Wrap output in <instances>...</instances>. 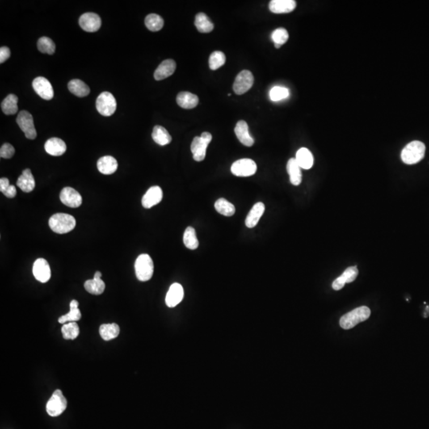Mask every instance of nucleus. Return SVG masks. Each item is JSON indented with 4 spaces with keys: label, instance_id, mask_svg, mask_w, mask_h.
Instances as JSON below:
<instances>
[{
    "label": "nucleus",
    "instance_id": "37",
    "mask_svg": "<svg viewBox=\"0 0 429 429\" xmlns=\"http://www.w3.org/2000/svg\"><path fill=\"white\" fill-rule=\"evenodd\" d=\"M145 24L150 31H159L164 26L163 18L158 14H148L147 16L145 17Z\"/></svg>",
    "mask_w": 429,
    "mask_h": 429
},
{
    "label": "nucleus",
    "instance_id": "24",
    "mask_svg": "<svg viewBox=\"0 0 429 429\" xmlns=\"http://www.w3.org/2000/svg\"><path fill=\"white\" fill-rule=\"evenodd\" d=\"M35 180L31 169H25L17 181V186L24 192H31L35 190Z\"/></svg>",
    "mask_w": 429,
    "mask_h": 429
},
{
    "label": "nucleus",
    "instance_id": "23",
    "mask_svg": "<svg viewBox=\"0 0 429 429\" xmlns=\"http://www.w3.org/2000/svg\"><path fill=\"white\" fill-rule=\"evenodd\" d=\"M265 205L262 202H258L253 206L246 216L245 224L248 228H253L258 224L262 215L264 214Z\"/></svg>",
    "mask_w": 429,
    "mask_h": 429
},
{
    "label": "nucleus",
    "instance_id": "36",
    "mask_svg": "<svg viewBox=\"0 0 429 429\" xmlns=\"http://www.w3.org/2000/svg\"><path fill=\"white\" fill-rule=\"evenodd\" d=\"M215 208L219 213L225 216H232L236 212L235 206L224 198L216 200Z\"/></svg>",
    "mask_w": 429,
    "mask_h": 429
},
{
    "label": "nucleus",
    "instance_id": "1",
    "mask_svg": "<svg viewBox=\"0 0 429 429\" xmlns=\"http://www.w3.org/2000/svg\"><path fill=\"white\" fill-rule=\"evenodd\" d=\"M51 230L56 234H66L76 227V220L73 216L65 213H56L48 220Z\"/></svg>",
    "mask_w": 429,
    "mask_h": 429
},
{
    "label": "nucleus",
    "instance_id": "7",
    "mask_svg": "<svg viewBox=\"0 0 429 429\" xmlns=\"http://www.w3.org/2000/svg\"><path fill=\"white\" fill-rule=\"evenodd\" d=\"M117 103L115 97L108 92H103L96 99V109L100 115L111 116L116 110Z\"/></svg>",
    "mask_w": 429,
    "mask_h": 429
},
{
    "label": "nucleus",
    "instance_id": "31",
    "mask_svg": "<svg viewBox=\"0 0 429 429\" xmlns=\"http://www.w3.org/2000/svg\"><path fill=\"white\" fill-rule=\"evenodd\" d=\"M152 138L153 141L160 145H168L171 143V135H169L167 130L161 126H155L153 127Z\"/></svg>",
    "mask_w": 429,
    "mask_h": 429
},
{
    "label": "nucleus",
    "instance_id": "48",
    "mask_svg": "<svg viewBox=\"0 0 429 429\" xmlns=\"http://www.w3.org/2000/svg\"><path fill=\"white\" fill-rule=\"evenodd\" d=\"M274 47H275V48H279L281 47H282V46H281V45L274 44Z\"/></svg>",
    "mask_w": 429,
    "mask_h": 429
},
{
    "label": "nucleus",
    "instance_id": "47",
    "mask_svg": "<svg viewBox=\"0 0 429 429\" xmlns=\"http://www.w3.org/2000/svg\"><path fill=\"white\" fill-rule=\"evenodd\" d=\"M101 277H102V274H101L99 271H97V272L95 273V275H94V278H95V279H101Z\"/></svg>",
    "mask_w": 429,
    "mask_h": 429
},
{
    "label": "nucleus",
    "instance_id": "44",
    "mask_svg": "<svg viewBox=\"0 0 429 429\" xmlns=\"http://www.w3.org/2000/svg\"><path fill=\"white\" fill-rule=\"evenodd\" d=\"M10 50L8 47H2L0 48V63L5 62L7 59L10 58Z\"/></svg>",
    "mask_w": 429,
    "mask_h": 429
},
{
    "label": "nucleus",
    "instance_id": "45",
    "mask_svg": "<svg viewBox=\"0 0 429 429\" xmlns=\"http://www.w3.org/2000/svg\"><path fill=\"white\" fill-rule=\"evenodd\" d=\"M2 193H3V195L7 198L15 197L17 194L16 188H15V186H11V185H10V186L6 188V190L3 191Z\"/></svg>",
    "mask_w": 429,
    "mask_h": 429
},
{
    "label": "nucleus",
    "instance_id": "39",
    "mask_svg": "<svg viewBox=\"0 0 429 429\" xmlns=\"http://www.w3.org/2000/svg\"><path fill=\"white\" fill-rule=\"evenodd\" d=\"M38 48L43 53L52 55L56 50V46L52 39L48 37H42L38 41Z\"/></svg>",
    "mask_w": 429,
    "mask_h": 429
},
{
    "label": "nucleus",
    "instance_id": "14",
    "mask_svg": "<svg viewBox=\"0 0 429 429\" xmlns=\"http://www.w3.org/2000/svg\"><path fill=\"white\" fill-rule=\"evenodd\" d=\"M79 24L84 31L87 32H95L99 31L101 26L100 17L95 13H85L79 19Z\"/></svg>",
    "mask_w": 429,
    "mask_h": 429
},
{
    "label": "nucleus",
    "instance_id": "2",
    "mask_svg": "<svg viewBox=\"0 0 429 429\" xmlns=\"http://www.w3.org/2000/svg\"><path fill=\"white\" fill-rule=\"evenodd\" d=\"M425 145L422 142L413 141L409 143L401 151V160L407 165H414L423 159L425 154Z\"/></svg>",
    "mask_w": 429,
    "mask_h": 429
},
{
    "label": "nucleus",
    "instance_id": "43",
    "mask_svg": "<svg viewBox=\"0 0 429 429\" xmlns=\"http://www.w3.org/2000/svg\"><path fill=\"white\" fill-rule=\"evenodd\" d=\"M14 153H15V149L10 143H5L0 149V157L5 159L11 158L14 156Z\"/></svg>",
    "mask_w": 429,
    "mask_h": 429
},
{
    "label": "nucleus",
    "instance_id": "35",
    "mask_svg": "<svg viewBox=\"0 0 429 429\" xmlns=\"http://www.w3.org/2000/svg\"><path fill=\"white\" fill-rule=\"evenodd\" d=\"M183 241L186 247L189 248L190 250L197 249L198 246H199V241H198L196 233H195V230L193 228L188 227L186 228V232L184 233Z\"/></svg>",
    "mask_w": 429,
    "mask_h": 429
},
{
    "label": "nucleus",
    "instance_id": "10",
    "mask_svg": "<svg viewBox=\"0 0 429 429\" xmlns=\"http://www.w3.org/2000/svg\"><path fill=\"white\" fill-rule=\"evenodd\" d=\"M253 85H254V76L251 72L243 70L237 75L233 85V89L237 95H242L249 91Z\"/></svg>",
    "mask_w": 429,
    "mask_h": 429
},
{
    "label": "nucleus",
    "instance_id": "18",
    "mask_svg": "<svg viewBox=\"0 0 429 429\" xmlns=\"http://www.w3.org/2000/svg\"><path fill=\"white\" fill-rule=\"evenodd\" d=\"M296 2L294 0H272L270 1L269 8L274 14L290 13L296 8Z\"/></svg>",
    "mask_w": 429,
    "mask_h": 429
},
{
    "label": "nucleus",
    "instance_id": "4",
    "mask_svg": "<svg viewBox=\"0 0 429 429\" xmlns=\"http://www.w3.org/2000/svg\"><path fill=\"white\" fill-rule=\"evenodd\" d=\"M135 274L140 282L150 280L153 274V262L149 254H143L138 257L135 264Z\"/></svg>",
    "mask_w": 429,
    "mask_h": 429
},
{
    "label": "nucleus",
    "instance_id": "26",
    "mask_svg": "<svg viewBox=\"0 0 429 429\" xmlns=\"http://www.w3.org/2000/svg\"><path fill=\"white\" fill-rule=\"evenodd\" d=\"M301 168L299 166L296 162V158H290L287 163V172L289 175L290 182L293 186H299L302 182V174H301Z\"/></svg>",
    "mask_w": 429,
    "mask_h": 429
},
{
    "label": "nucleus",
    "instance_id": "33",
    "mask_svg": "<svg viewBox=\"0 0 429 429\" xmlns=\"http://www.w3.org/2000/svg\"><path fill=\"white\" fill-rule=\"evenodd\" d=\"M1 108L6 115H14L18 111V97L14 94H10L3 99L1 103Z\"/></svg>",
    "mask_w": 429,
    "mask_h": 429
},
{
    "label": "nucleus",
    "instance_id": "27",
    "mask_svg": "<svg viewBox=\"0 0 429 429\" xmlns=\"http://www.w3.org/2000/svg\"><path fill=\"white\" fill-rule=\"evenodd\" d=\"M296 162L301 169H309L312 167L314 159L309 149L307 148H300L296 154Z\"/></svg>",
    "mask_w": 429,
    "mask_h": 429
},
{
    "label": "nucleus",
    "instance_id": "12",
    "mask_svg": "<svg viewBox=\"0 0 429 429\" xmlns=\"http://www.w3.org/2000/svg\"><path fill=\"white\" fill-rule=\"evenodd\" d=\"M60 199L69 208H77L82 204V197L77 190L71 187H65L61 190Z\"/></svg>",
    "mask_w": 429,
    "mask_h": 429
},
{
    "label": "nucleus",
    "instance_id": "8",
    "mask_svg": "<svg viewBox=\"0 0 429 429\" xmlns=\"http://www.w3.org/2000/svg\"><path fill=\"white\" fill-rule=\"evenodd\" d=\"M231 171L236 177H250L257 171V165L253 160L242 158L232 164Z\"/></svg>",
    "mask_w": 429,
    "mask_h": 429
},
{
    "label": "nucleus",
    "instance_id": "20",
    "mask_svg": "<svg viewBox=\"0 0 429 429\" xmlns=\"http://www.w3.org/2000/svg\"><path fill=\"white\" fill-rule=\"evenodd\" d=\"M177 65L175 61L172 59H167L160 64L154 72V78L156 81H161L164 79L167 78L174 74L175 72Z\"/></svg>",
    "mask_w": 429,
    "mask_h": 429
},
{
    "label": "nucleus",
    "instance_id": "15",
    "mask_svg": "<svg viewBox=\"0 0 429 429\" xmlns=\"http://www.w3.org/2000/svg\"><path fill=\"white\" fill-rule=\"evenodd\" d=\"M163 198V191L159 186L149 188L142 199V204L145 208H151L157 205Z\"/></svg>",
    "mask_w": 429,
    "mask_h": 429
},
{
    "label": "nucleus",
    "instance_id": "13",
    "mask_svg": "<svg viewBox=\"0 0 429 429\" xmlns=\"http://www.w3.org/2000/svg\"><path fill=\"white\" fill-rule=\"evenodd\" d=\"M33 274L35 279L42 283L48 282L51 278V270L48 262L44 258H38L33 266Z\"/></svg>",
    "mask_w": 429,
    "mask_h": 429
},
{
    "label": "nucleus",
    "instance_id": "21",
    "mask_svg": "<svg viewBox=\"0 0 429 429\" xmlns=\"http://www.w3.org/2000/svg\"><path fill=\"white\" fill-rule=\"evenodd\" d=\"M235 133L236 136L238 138L240 143L243 144L246 146H252L254 145V140L253 138L250 136L249 133V128H248L247 123L243 120H240L236 124V128H235Z\"/></svg>",
    "mask_w": 429,
    "mask_h": 429
},
{
    "label": "nucleus",
    "instance_id": "40",
    "mask_svg": "<svg viewBox=\"0 0 429 429\" xmlns=\"http://www.w3.org/2000/svg\"><path fill=\"white\" fill-rule=\"evenodd\" d=\"M226 56L224 52L215 51L209 57V67L212 70H216L225 64Z\"/></svg>",
    "mask_w": 429,
    "mask_h": 429
},
{
    "label": "nucleus",
    "instance_id": "11",
    "mask_svg": "<svg viewBox=\"0 0 429 429\" xmlns=\"http://www.w3.org/2000/svg\"><path fill=\"white\" fill-rule=\"evenodd\" d=\"M33 88L35 89V93L42 99L50 100L53 98L54 93H53L52 85L47 78L43 77L35 78L33 81Z\"/></svg>",
    "mask_w": 429,
    "mask_h": 429
},
{
    "label": "nucleus",
    "instance_id": "22",
    "mask_svg": "<svg viewBox=\"0 0 429 429\" xmlns=\"http://www.w3.org/2000/svg\"><path fill=\"white\" fill-rule=\"evenodd\" d=\"M118 161L111 156H103L97 161V168L101 174L111 175L118 169Z\"/></svg>",
    "mask_w": 429,
    "mask_h": 429
},
{
    "label": "nucleus",
    "instance_id": "46",
    "mask_svg": "<svg viewBox=\"0 0 429 429\" xmlns=\"http://www.w3.org/2000/svg\"><path fill=\"white\" fill-rule=\"evenodd\" d=\"M10 186V182H9V180L7 178H2L0 179V191H1L2 193L6 190V188Z\"/></svg>",
    "mask_w": 429,
    "mask_h": 429
},
{
    "label": "nucleus",
    "instance_id": "9",
    "mask_svg": "<svg viewBox=\"0 0 429 429\" xmlns=\"http://www.w3.org/2000/svg\"><path fill=\"white\" fill-rule=\"evenodd\" d=\"M16 121L27 139H36L37 131L35 130L34 118L31 113L26 111H20L18 115Z\"/></svg>",
    "mask_w": 429,
    "mask_h": 429
},
{
    "label": "nucleus",
    "instance_id": "6",
    "mask_svg": "<svg viewBox=\"0 0 429 429\" xmlns=\"http://www.w3.org/2000/svg\"><path fill=\"white\" fill-rule=\"evenodd\" d=\"M212 139V135L209 132H204L200 137L194 138L191 143V151L193 154V159L195 161H204L206 156V150Z\"/></svg>",
    "mask_w": 429,
    "mask_h": 429
},
{
    "label": "nucleus",
    "instance_id": "41",
    "mask_svg": "<svg viewBox=\"0 0 429 429\" xmlns=\"http://www.w3.org/2000/svg\"><path fill=\"white\" fill-rule=\"evenodd\" d=\"M288 95H289L288 89L280 86H275L270 92V99L274 102L286 99Z\"/></svg>",
    "mask_w": 429,
    "mask_h": 429
},
{
    "label": "nucleus",
    "instance_id": "5",
    "mask_svg": "<svg viewBox=\"0 0 429 429\" xmlns=\"http://www.w3.org/2000/svg\"><path fill=\"white\" fill-rule=\"evenodd\" d=\"M66 398L64 397L61 389L53 392L47 404V412L50 417H56L61 415L67 408Z\"/></svg>",
    "mask_w": 429,
    "mask_h": 429
},
{
    "label": "nucleus",
    "instance_id": "29",
    "mask_svg": "<svg viewBox=\"0 0 429 429\" xmlns=\"http://www.w3.org/2000/svg\"><path fill=\"white\" fill-rule=\"evenodd\" d=\"M68 88L71 93L78 97L87 96L90 93L89 86L84 81L78 79H74L69 81Z\"/></svg>",
    "mask_w": 429,
    "mask_h": 429
},
{
    "label": "nucleus",
    "instance_id": "42",
    "mask_svg": "<svg viewBox=\"0 0 429 429\" xmlns=\"http://www.w3.org/2000/svg\"><path fill=\"white\" fill-rule=\"evenodd\" d=\"M274 44L284 45L288 39V33L284 28L276 29L271 35Z\"/></svg>",
    "mask_w": 429,
    "mask_h": 429
},
{
    "label": "nucleus",
    "instance_id": "19",
    "mask_svg": "<svg viewBox=\"0 0 429 429\" xmlns=\"http://www.w3.org/2000/svg\"><path fill=\"white\" fill-rule=\"evenodd\" d=\"M45 149L49 155L61 156L65 153L67 149L66 144L62 139L58 138H51L47 140L45 144Z\"/></svg>",
    "mask_w": 429,
    "mask_h": 429
},
{
    "label": "nucleus",
    "instance_id": "3",
    "mask_svg": "<svg viewBox=\"0 0 429 429\" xmlns=\"http://www.w3.org/2000/svg\"><path fill=\"white\" fill-rule=\"evenodd\" d=\"M371 316V310L367 306L359 307L341 317L339 325L345 330L351 329L359 323L368 320Z\"/></svg>",
    "mask_w": 429,
    "mask_h": 429
},
{
    "label": "nucleus",
    "instance_id": "25",
    "mask_svg": "<svg viewBox=\"0 0 429 429\" xmlns=\"http://www.w3.org/2000/svg\"><path fill=\"white\" fill-rule=\"evenodd\" d=\"M177 103L182 108L192 109L197 106L199 98L189 92H182L177 96Z\"/></svg>",
    "mask_w": 429,
    "mask_h": 429
},
{
    "label": "nucleus",
    "instance_id": "16",
    "mask_svg": "<svg viewBox=\"0 0 429 429\" xmlns=\"http://www.w3.org/2000/svg\"><path fill=\"white\" fill-rule=\"evenodd\" d=\"M184 298V288L179 283H174L170 286L165 296V304L169 308H174L182 302Z\"/></svg>",
    "mask_w": 429,
    "mask_h": 429
},
{
    "label": "nucleus",
    "instance_id": "17",
    "mask_svg": "<svg viewBox=\"0 0 429 429\" xmlns=\"http://www.w3.org/2000/svg\"><path fill=\"white\" fill-rule=\"evenodd\" d=\"M359 274V270L356 266H351L344 272L342 273L340 277H338L333 282V288L334 290H340L341 288L344 287L346 283H351L356 279Z\"/></svg>",
    "mask_w": 429,
    "mask_h": 429
},
{
    "label": "nucleus",
    "instance_id": "30",
    "mask_svg": "<svg viewBox=\"0 0 429 429\" xmlns=\"http://www.w3.org/2000/svg\"><path fill=\"white\" fill-rule=\"evenodd\" d=\"M120 333V329L117 324H106L102 325L99 328V334L103 340L110 341L117 338Z\"/></svg>",
    "mask_w": 429,
    "mask_h": 429
},
{
    "label": "nucleus",
    "instance_id": "32",
    "mask_svg": "<svg viewBox=\"0 0 429 429\" xmlns=\"http://www.w3.org/2000/svg\"><path fill=\"white\" fill-rule=\"evenodd\" d=\"M195 26L199 32L210 33L213 31L214 24L204 13H199L195 18Z\"/></svg>",
    "mask_w": 429,
    "mask_h": 429
},
{
    "label": "nucleus",
    "instance_id": "34",
    "mask_svg": "<svg viewBox=\"0 0 429 429\" xmlns=\"http://www.w3.org/2000/svg\"><path fill=\"white\" fill-rule=\"evenodd\" d=\"M104 282L102 279H91L85 282V288L87 292L93 295H100L105 290Z\"/></svg>",
    "mask_w": 429,
    "mask_h": 429
},
{
    "label": "nucleus",
    "instance_id": "28",
    "mask_svg": "<svg viewBox=\"0 0 429 429\" xmlns=\"http://www.w3.org/2000/svg\"><path fill=\"white\" fill-rule=\"evenodd\" d=\"M79 303L77 300H73L70 302V311L69 313L61 316L58 319L60 324H67V323L77 322L81 319V312L78 308Z\"/></svg>",
    "mask_w": 429,
    "mask_h": 429
},
{
    "label": "nucleus",
    "instance_id": "38",
    "mask_svg": "<svg viewBox=\"0 0 429 429\" xmlns=\"http://www.w3.org/2000/svg\"><path fill=\"white\" fill-rule=\"evenodd\" d=\"M61 333L65 339H75L80 334V328L77 322L67 323L63 325Z\"/></svg>",
    "mask_w": 429,
    "mask_h": 429
}]
</instances>
